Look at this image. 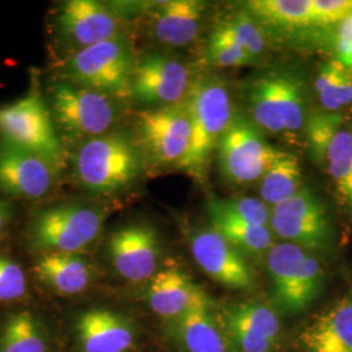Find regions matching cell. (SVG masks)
I'll return each mask as SVG.
<instances>
[{
    "mask_svg": "<svg viewBox=\"0 0 352 352\" xmlns=\"http://www.w3.org/2000/svg\"><path fill=\"white\" fill-rule=\"evenodd\" d=\"M46 101L62 140L82 142L106 135L119 116L113 97L59 77L47 89Z\"/></svg>",
    "mask_w": 352,
    "mask_h": 352,
    "instance_id": "5",
    "label": "cell"
},
{
    "mask_svg": "<svg viewBox=\"0 0 352 352\" xmlns=\"http://www.w3.org/2000/svg\"><path fill=\"white\" fill-rule=\"evenodd\" d=\"M266 264L274 298L285 312L300 314L320 295L324 270L305 250L287 241L279 243L267 252Z\"/></svg>",
    "mask_w": 352,
    "mask_h": 352,
    "instance_id": "8",
    "label": "cell"
},
{
    "mask_svg": "<svg viewBox=\"0 0 352 352\" xmlns=\"http://www.w3.org/2000/svg\"><path fill=\"white\" fill-rule=\"evenodd\" d=\"M77 334L84 352H126L135 342L131 324L107 309H91L78 318Z\"/></svg>",
    "mask_w": 352,
    "mask_h": 352,
    "instance_id": "19",
    "label": "cell"
},
{
    "mask_svg": "<svg viewBox=\"0 0 352 352\" xmlns=\"http://www.w3.org/2000/svg\"><path fill=\"white\" fill-rule=\"evenodd\" d=\"M12 205L7 200H0V234L8 226L12 218Z\"/></svg>",
    "mask_w": 352,
    "mask_h": 352,
    "instance_id": "39",
    "label": "cell"
},
{
    "mask_svg": "<svg viewBox=\"0 0 352 352\" xmlns=\"http://www.w3.org/2000/svg\"><path fill=\"white\" fill-rule=\"evenodd\" d=\"M205 6L197 0L158 3L149 12L151 36L168 46H184L197 37Z\"/></svg>",
    "mask_w": 352,
    "mask_h": 352,
    "instance_id": "18",
    "label": "cell"
},
{
    "mask_svg": "<svg viewBox=\"0 0 352 352\" xmlns=\"http://www.w3.org/2000/svg\"><path fill=\"white\" fill-rule=\"evenodd\" d=\"M217 151L222 175L238 186L263 177L278 153L241 115H234Z\"/></svg>",
    "mask_w": 352,
    "mask_h": 352,
    "instance_id": "10",
    "label": "cell"
},
{
    "mask_svg": "<svg viewBox=\"0 0 352 352\" xmlns=\"http://www.w3.org/2000/svg\"><path fill=\"white\" fill-rule=\"evenodd\" d=\"M269 223L278 236L302 250L322 251L327 250L331 240L329 217L299 219L272 215Z\"/></svg>",
    "mask_w": 352,
    "mask_h": 352,
    "instance_id": "23",
    "label": "cell"
},
{
    "mask_svg": "<svg viewBox=\"0 0 352 352\" xmlns=\"http://www.w3.org/2000/svg\"><path fill=\"white\" fill-rule=\"evenodd\" d=\"M352 13V0H312V25H337Z\"/></svg>",
    "mask_w": 352,
    "mask_h": 352,
    "instance_id": "37",
    "label": "cell"
},
{
    "mask_svg": "<svg viewBox=\"0 0 352 352\" xmlns=\"http://www.w3.org/2000/svg\"><path fill=\"white\" fill-rule=\"evenodd\" d=\"M0 352H47L41 327L29 312L12 315L0 333Z\"/></svg>",
    "mask_w": 352,
    "mask_h": 352,
    "instance_id": "28",
    "label": "cell"
},
{
    "mask_svg": "<svg viewBox=\"0 0 352 352\" xmlns=\"http://www.w3.org/2000/svg\"><path fill=\"white\" fill-rule=\"evenodd\" d=\"M206 208L209 217H226L257 226H267L272 217V212L263 200L252 197H212L206 204Z\"/></svg>",
    "mask_w": 352,
    "mask_h": 352,
    "instance_id": "29",
    "label": "cell"
},
{
    "mask_svg": "<svg viewBox=\"0 0 352 352\" xmlns=\"http://www.w3.org/2000/svg\"><path fill=\"white\" fill-rule=\"evenodd\" d=\"M106 210L85 202H59L39 209L28 226L29 245L42 253H78L101 234Z\"/></svg>",
    "mask_w": 352,
    "mask_h": 352,
    "instance_id": "4",
    "label": "cell"
},
{
    "mask_svg": "<svg viewBox=\"0 0 352 352\" xmlns=\"http://www.w3.org/2000/svg\"><path fill=\"white\" fill-rule=\"evenodd\" d=\"M302 352H352V295L331 302L302 329Z\"/></svg>",
    "mask_w": 352,
    "mask_h": 352,
    "instance_id": "17",
    "label": "cell"
},
{
    "mask_svg": "<svg viewBox=\"0 0 352 352\" xmlns=\"http://www.w3.org/2000/svg\"><path fill=\"white\" fill-rule=\"evenodd\" d=\"M344 64L340 60H330L321 64L316 76V91L321 106L327 113H338L342 106L340 102V74Z\"/></svg>",
    "mask_w": 352,
    "mask_h": 352,
    "instance_id": "34",
    "label": "cell"
},
{
    "mask_svg": "<svg viewBox=\"0 0 352 352\" xmlns=\"http://www.w3.org/2000/svg\"><path fill=\"white\" fill-rule=\"evenodd\" d=\"M324 170L334 183L340 199L352 206V131L340 128L327 146Z\"/></svg>",
    "mask_w": 352,
    "mask_h": 352,
    "instance_id": "27",
    "label": "cell"
},
{
    "mask_svg": "<svg viewBox=\"0 0 352 352\" xmlns=\"http://www.w3.org/2000/svg\"><path fill=\"white\" fill-rule=\"evenodd\" d=\"M109 256L120 277L142 282L155 276L161 257L157 231L148 223H131L113 231Z\"/></svg>",
    "mask_w": 352,
    "mask_h": 352,
    "instance_id": "13",
    "label": "cell"
},
{
    "mask_svg": "<svg viewBox=\"0 0 352 352\" xmlns=\"http://www.w3.org/2000/svg\"><path fill=\"white\" fill-rule=\"evenodd\" d=\"M212 228L243 254L261 256L273 247V234L267 226H257L226 217H210Z\"/></svg>",
    "mask_w": 352,
    "mask_h": 352,
    "instance_id": "24",
    "label": "cell"
},
{
    "mask_svg": "<svg viewBox=\"0 0 352 352\" xmlns=\"http://www.w3.org/2000/svg\"><path fill=\"white\" fill-rule=\"evenodd\" d=\"M247 13L269 25L299 28L312 25V0H253Z\"/></svg>",
    "mask_w": 352,
    "mask_h": 352,
    "instance_id": "25",
    "label": "cell"
},
{
    "mask_svg": "<svg viewBox=\"0 0 352 352\" xmlns=\"http://www.w3.org/2000/svg\"><path fill=\"white\" fill-rule=\"evenodd\" d=\"M26 292V277L23 267L0 254V302H13Z\"/></svg>",
    "mask_w": 352,
    "mask_h": 352,
    "instance_id": "36",
    "label": "cell"
},
{
    "mask_svg": "<svg viewBox=\"0 0 352 352\" xmlns=\"http://www.w3.org/2000/svg\"><path fill=\"white\" fill-rule=\"evenodd\" d=\"M343 118L338 113H316L307 123V141L309 153L316 164L324 166L327 146L342 128Z\"/></svg>",
    "mask_w": 352,
    "mask_h": 352,
    "instance_id": "30",
    "label": "cell"
},
{
    "mask_svg": "<svg viewBox=\"0 0 352 352\" xmlns=\"http://www.w3.org/2000/svg\"><path fill=\"white\" fill-rule=\"evenodd\" d=\"M140 149L155 166H179L190 142V119L186 101L136 113Z\"/></svg>",
    "mask_w": 352,
    "mask_h": 352,
    "instance_id": "9",
    "label": "cell"
},
{
    "mask_svg": "<svg viewBox=\"0 0 352 352\" xmlns=\"http://www.w3.org/2000/svg\"><path fill=\"white\" fill-rule=\"evenodd\" d=\"M50 37L64 59L78 51L123 36V23L109 6L96 0H65L51 12Z\"/></svg>",
    "mask_w": 352,
    "mask_h": 352,
    "instance_id": "7",
    "label": "cell"
},
{
    "mask_svg": "<svg viewBox=\"0 0 352 352\" xmlns=\"http://www.w3.org/2000/svg\"><path fill=\"white\" fill-rule=\"evenodd\" d=\"M190 251L197 265L219 285L232 289L254 287L256 277L251 265L213 228L195 234Z\"/></svg>",
    "mask_w": 352,
    "mask_h": 352,
    "instance_id": "15",
    "label": "cell"
},
{
    "mask_svg": "<svg viewBox=\"0 0 352 352\" xmlns=\"http://www.w3.org/2000/svg\"><path fill=\"white\" fill-rule=\"evenodd\" d=\"M136 59L124 36L78 51L59 64V78L101 91L115 100L131 98Z\"/></svg>",
    "mask_w": 352,
    "mask_h": 352,
    "instance_id": "6",
    "label": "cell"
},
{
    "mask_svg": "<svg viewBox=\"0 0 352 352\" xmlns=\"http://www.w3.org/2000/svg\"><path fill=\"white\" fill-rule=\"evenodd\" d=\"M38 280L60 295H76L88 289L93 269L78 253H42L33 266Z\"/></svg>",
    "mask_w": 352,
    "mask_h": 352,
    "instance_id": "20",
    "label": "cell"
},
{
    "mask_svg": "<svg viewBox=\"0 0 352 352\" xmlns=\"http://www.w3.org/2000/svg\"><path fill=\"white\" fill-rule=\"evenodd\" d=\"M302 167L296 155L278 151L276 158L261 177L260 195L265 204L276 206L298 193L302 186Z\"/></svg>",
    "mask_w": 352,
    "mask_h": 352,
    "instance_id": "22",
    "label": "cell"
},
{
    "mask_svg": "<svg viewBox=\"0 0 352 352\" xmlns=\"http://www.w3.org/2000/svg\"><path fill=\"white\" fill-rule=\"evenodd\" d=\"M190 89V71L179 59L148 54L133 69L131 98L145 106L164 107L183 101Z\"/></svg>",
    "mask_w": 352,
    "mask_h": 352,
    "instance_id": "11",
    "label": "cell"
},
{
    "mask_svg": "<svg viewBox=\"0 0 352 352\" xmlns=\"http://www.w3.org/2000/svg\"><path fill=\"white\" fill-rule=\"evenodd\" d=\"M279 98L285 135L294 139L302 129L304 97L300 82L294 77L279 75Z\"/></svg>",
    "mask_w": 352,
    "mask_h": 352,
    "instance_id": "31",
    "label": "cell"
},
{
    "mask_svg": "<svg viewBox=\"0 0 352 352\" xmlns=\"http://www.w3.org/2000/svg\"><path fill=\"white\" fill-rule=\"evenodd\" d=\"M190 119L188 151L179 168L202 182L214 151L225 135L234 115L226 85L217 77L195 81L184 98Z\"/></svg>",
    "mask_w": 352,
    "mask_h": 352,
    "instance_id": "2",
    "label": "cell"
},
{
    "mask_svg": "<svg viewBox=\"0 0 352 352\" xmlns=\"http://www.w3.org/2000/svg\"><path fill=\"white\" fill-rule=\"evenodd\" d=\"M60 173L45 158L0 141V193L4 196L43 199L58 186Z\"/></svg>",
    "mask_w": 352,
    "mask_h": 352,
    "instance_id": "12",
    "label": "cell"
},
{
    "mask_svg": "<svg viewBox=\"0 0 352 352\" xmlns=\"http://www.w3.org/2000/svg\"><path fill=\"white\" fill-rule=\"evenodd\" d=\"M250 104L254 123L274 135H285L279 98V75L263 76L250 88Z\"/></svg>",
    "mask_w": 352,
    "mask_h": 352,
    "instance_id": "26",
    "label": "cell"
},
{
    "mask_svg": "<svg viewBox=\"0 0 352 352\" xmlns=\"http://www.w3.org/2000/svg\"><path fill=\"white\" fill-rule=\"evenodd\" d=\"M148 300L157 315L168 320L192 311L212 309L208 294L176 267L164 269L151 278Z\"/></svg>",
    "mask_w": 352,
    "mask_h": 352,
    "instance_id": "16",
    "label": "cell"
},
{
    "mask_svg": "<svg viewBox=\"0 0 352 352\" xmlns=\"http://www.w3.org/2000/svg\"><path fill=\"white\" fill-rule=\"evenodd\" d=\"M272 215L283 218H327V213L322 202L317 199L315 193L307 187H302L289 200L280 202L272 209Z\"/></svg>",
    "mask_w": 352,
    "mask_h": 352,
    "instance_id": "33",
    "label": "cell"
},
{
    "mask_svg": "<svg viewBox=\"0 0 352 352\" xmlns=\"http://www.w3.org/2000/svg\"><path fill=\"white\" fill-rule=\"evenodd\" d=\"M336 50L340 63L352 67V13L337 24Z\"/></svg>",
    "mask_w": 352,
    "mask_h": 352,
    "instance_id": "38",
    "label": "cell"
},
{
    "mask_svg": "<svg viewBox=\"0 0 352 352\" xmlns=\"http://www.w3.org/2000/svg\"><path fill=\"white\" fill-rule=\"evenodd\" d=\"M144 155L123 133L109 132L78 144L72 160L77 186L94 196H109L132 186L142 173Z\"/></svg>",
    "mask_w": 352,
    "mask_h": 352,
    "instance_id": "1",
    "label": "cell"
},
{
    "mask_svg": "<svg viewBox=\"0 0 352 352\" xmlns=\"http://www.w3.org/2000/svg\"><path fill=\"white\" fill-rule=\"evenodd\" d=\"M0 141L39 155L62 171L68 153L37 84L24 97L0 107Z\"/></svg>",
    "mask_w": 352,
    "mask_h": 352,
    "instance_id": "3",
    "label": "cell"
},
{
    "mask_svg": "<svg viewBox=\"0 0 352 352\" xmlns=\"http://www.w3.org/2000/svg\"><path fill=\"white\" fill-rule=\"evenodd\" d=\"M208 58L218 67H239L253 62V58L223 24L213 32L208 45Z\"/></svg>",
    "mask_w": 352,
    "mask_h": 352,
    "instance_id": "32",
    "label": "cell"
},
{
    "mask_svg": "<svg viewBox=\"0 0 352 352\" xmlns=\"http://www.w3.org/2000/svg\"><path fill=\"white\" fill-rule=\"evenodd\" d=\"M234 351L270 352L280 334L277 314L263 302H238L218 317Z\"/></svg>",
    "mask_w": 352,
    "mask_h": 352,
    "instance_id": "14",
    "label": "cell"
},
{
    "mask_svg": "<svg viewBox=\"0 0 352 352\" xmlns=\"http://www.w3.org/2000/svg\"><path fill=\"white\" fill-rule=\"evenodd\" d=\"M223 25L235 36L253 59L264 54L266 50L264 34L256 20H253L248 13H239L227 20Z\"/></svg>",
    "mask_w": 352,
    "mask_h": 352,
    "instance_id": "35",
    "label": "cell"
},
{
    "mask_svg": "<svg viewBox=\"0 0 352 352\" xmlns=\"http://www.w3.org/2000/svg\"><path fill=\"white\" fill-rule=\"evenodd\" d=\"M170 333L187 352H232L225 330L210 311H192L170 320Z\"/></svg>",
    "mask_w": 352,
    "mask_h": 352,
    "instance_id": "21",
    "label": "cell"
}]
</instances>
